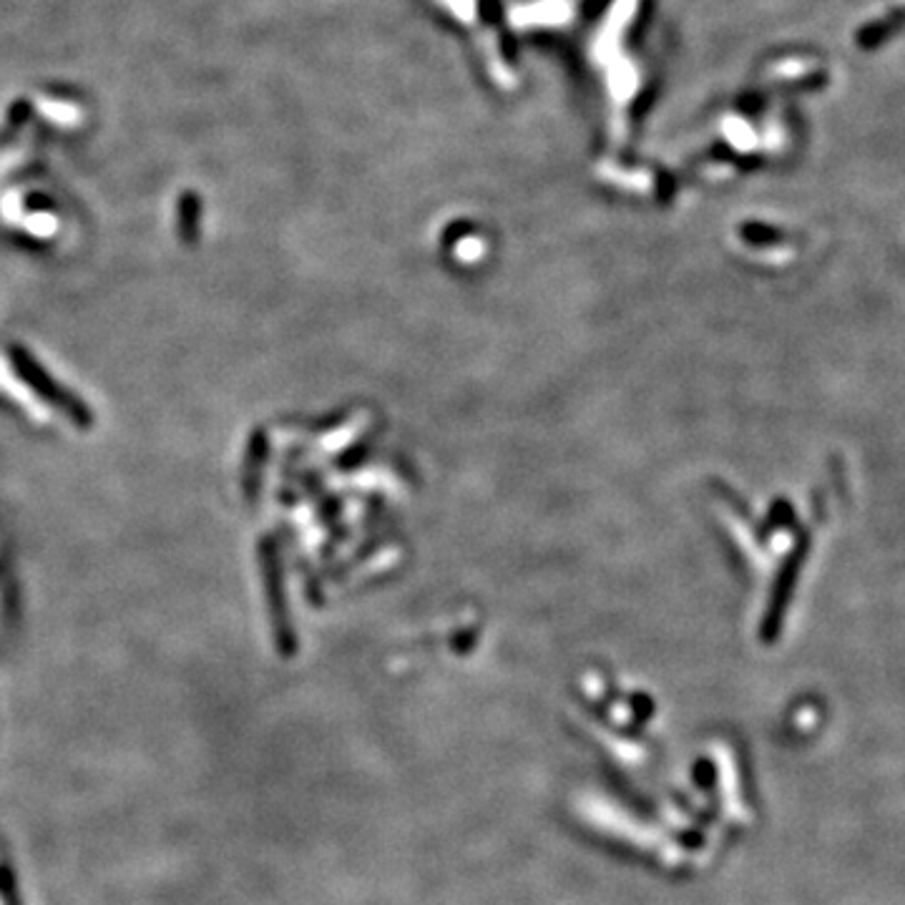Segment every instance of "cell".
<instances>
[{"label": "cell", "mask_w": 905, "mask_h": 905, "mask_svg": "<svg viewBox=\"0 0 905 905\" xmlns=\"http://www.w3.org/2000/svg\"><path fill=\"white\" fill-rule=\"evenodd\" d=\"M435 6L440 8V13L445 11L450 18H456L461 31H466L473 51L483 58L481 63L493 83L498 88H511L516 83L513 81L516 66H513L511 48L506 43V33L503 28H491L488 23H481V18L483 21L491 18V6L478 3V0H435Z\"/></svg>", "instance_id": "cell-1"}]
</instances>
